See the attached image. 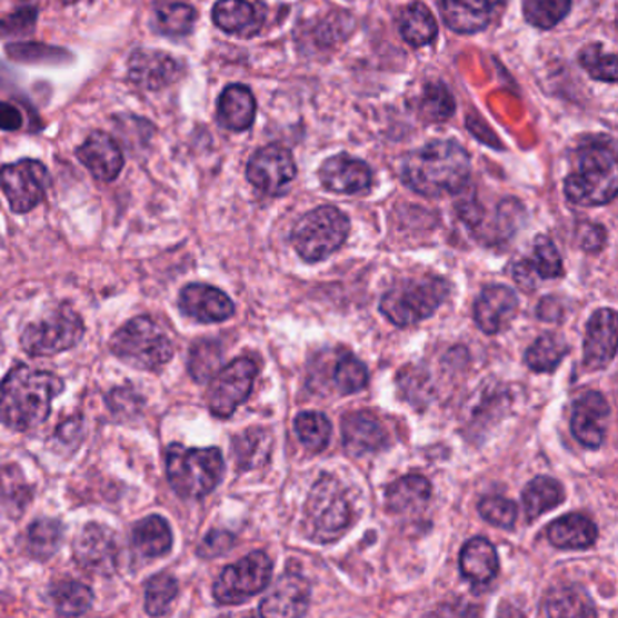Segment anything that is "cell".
I'll list each match as a JSON object with an SVG mask.
<instances>
[{"instance_id":"obj_25","label":"cell","mask_w":618,"mask_h":618,"mask_svg":"<svg viewBox=\"0 0 618 618\" xmlns=\"http://www.w3.org/2000/svg\"><path fill=\"white\" fill-rule=\"evenodd\" d=\"M505 0H441L442 20L457 33H477L491 24Z\"/></svg>"},{"instance_id":"obj_10","label":"cell","mask_w":618,"mask_h":618,"mask_svg":"<svg viewBox=\"0 0 618 618\" xmlns=\"http://www.w3.org/2000/svg\"><path fill=\"white\" fill-rule=\"evenodd\" d=\"M272 579V560L263 551H252L236 565L227 566L212 586L220 606H238L261 594Z\"/></svg>"},{"instance_id":"obj_24","label":"cell","mask_w":618,"mask_h":618,"mask_svg":"<svg viewBox=\"0 0 618 618\" xmlns=\"http://www.w3.org/2000/svg\"><path fill=\"white\" fill-rule=\"evenodd\" d=\"M77 157L100 182H113L123 168V154L118 143L100 131L86 138L84 143L77 149Z\"/></svg>"},{"instance_id":"obj_6","label":"cell","mask_w":618,"mask_h":618,"mask_svg":"<svg viewBox=\"0 0 618 618\" xmlns=\"http://www.w3.org/2000/svg\"><path fill=\"white\" fill-rule=\"evenodd\" d=\"M352 522V506L341 482L332 476H321L312 486L305 505V534L319 545L335 542Z\"/></svg>"},{"instance_id":"obj_4","label":"cell","mask_w":618,"mask_h":618,"mask_svg":"<svg viewBox=\"0 0 618 618\" xmlns=\"http://www.w3.org/2000/svg\"><path fill=\"white\" fill-rule=\"evenodd\" d=\"M169 485L183 499H203L215 491L223 474L226 461L218 448H186L172 442L166 451Z\"/></svg>"},{"instance_id":"obj_13","label":"cell","mask_w":618,"mask_h":618,"mask_svg":"<svg viewBox=\"0 0 618 618\" xmlns=\"http://www.w3.org/2000/svg\"><path fill=\"white\" fill-rule=\"evenodd\" d=\"M118 540L113 531L102 525L84 526L73 542V557L80 568L97 577H109L118 568Z\"/></svg>"},{"instance_id":"obj_31","label":"cell","mask_w":618,"mask_h":618,"mask_svg":"<svg viewBox=\"0 0 618 618\" xmlns=\"http://www.w3.org/2000/svg\"><path fill=\"white\" fill-rule=\"evenodd\" d=\"M33 499V486L28 485L24 474L17 465L0 470V514L8 519L22 517Z\"/></svg>"},{"instance_id":"obj_39","label":"cell","mask_w":618,"mask_h":618,"mask_svg":"<svg viewBox=\"0 0 618 618\" xmlns=\"http://www.w3.org/2000/svg\"><path fill=\"white\" fill-rule=\"evenodd\" d=\"M568 343L559 335L540 336L530 349L526 350V365L534 372H554L559 367L560 361L568 353Z\"/></svg>"},{"instance_id":"obj_30","label":"cell","mask_w":618,"mask_h":618,"mask_svg":"<svg viewBox=\"0 0 618 618\" xmlns=\"http://www.w3.org/2000/svg\"><path fill=\"white\" fill-rule=\"evenodd\" d=\"M256 117V100L247 86L232 84L226 88L218 100V120L231 131H246Z\"/></svg>"},{"instance_id":"obj_42","label":"cell","mask_w":618,"mask_h":618,"mask_svg":"<svg viewBox=\"0 0 618 618\" xmlns=\"http://www.w3.org/2000/svg\"><path fill=\"white\" fill-rule=\"evenodd\" d=\"M197 22V10L182 2L160 6L157 10L158 30L168 37H186Z\"/></svg>"},{"instance_id":"obj_18","label":"cell","mask_w":618,"mask_h":618,"mask_svg":"<svg viewBox=\"0 0 618 618\" xmlns=\"http://www.w3.org/2000/svg\"><path fill=\"white\" fill-rule=\"evenodd\" d=\"M617 356V315L600 309L588 321L585 338V365L588 370H602Z\"/></svg>"},{"instance_id":"obj_23","label":"cell","mask_w":618,"mask_h":618,"mask_svg":"<svg viewBox=\"0 0 618 618\" xmlns=\"http://www.w3.org/2000/svg\"><path fill=\"white\" fill-rule=\"evenodd\" d=\"M182 69L171 54L163 51L138 50L129 60V79L143 89H162L180 77Z\"/></svg>"},{"instance_id":"obj_5","label":"cell","mask_w":618,"mask_h":618,"mask_svg":"<svg viewBox=\"0 0 618 618\" xmlns=\"http://www.w3.org/2000/svg\"><path fill=\"white\" fill-rule=\"evenodd\" d=\"M450 296V283L437 276L412 278L393 285L381 298V312L396 327H412L430 318Z\"/></svg>"},{"instance_id":"obj_50","label":"cell","mask_w":618,"mask_h":618,"mask_svg":"<svg viewBox=\"0 0 618 618\" xmlns=\"http://www.w3.org/2000/svg\"><path fill=\"white\" fill-rule=\"evenodd\" d=\"M232 546H235V535L226 530H215L201 540L198 555L201 559H215V557L227 554Z\"/></svg>"},{"instance_id":"obj_41","label":"cell","mask_w":618,"mask_h":618,"mask_svg":"<svg viewBox=\"0 0 618 618\" xmlns=\"http://www.w3.org/2000/svg\"><path fill=\"white\" fill-rule=\"evenodd\" d=\"M296 433L301 445L310 451H321L330 441L332 427L327 416L321 412H301L295 421Z\"/></svg>"},{"instance_id":"obj_51","label":"cell","mask_w":618,"mask_h":618,"mask_svg":"<svg viewBox=\"0 0 618 618\" xmlns=\"http://www.w3.org/2000/svg\"><path fill=\"white\" fill-rule=\"evenodd\" d=\"M108 402L114 413H129V416L137 412V408L142 407V399L138 398L134 390H129V388H117L109 396Z\"/></svg>"},{"instance_id":"obj_40","label":"cell","mask_w":618,"mask_h":618,"mask_svg":"<svg viewBox=\"0 0 618 618\" xmlns=\"http://www.w3.org/2000/svg\"><path fill=\"white\" fill-rule=\"evenodd\" d=\"M223 350L215 339H201L189 352V373L198 383H206L220 370Z\"/></svg>"},{"instance_id":"obj_9","label":"cell","mask_w":618,"mask_h":618,"mask_svg":"<svg viewBox=\"0 0 618 618\" xmlns=\"http://www.w3.org/2000/svg\"><path fill=\"white\" fill-rule=\"evenodd\" d=\"M84 321L74 310L62 307L50 318L31 323L22 332L20 345L31 358H51L73 349L84 338Z\"/></svg>"},{"instance_id":"obj_46","label":"cell","mask_w":618,"mask_h":618,"mask_svg":"<svg viewBox=\"0 0 618 618\" xmlns=\"http://www.w3.org/2000/svg\"><path fill=\"white\" fill-rule=\"evenodd\" d=\"M335 383L343 396L363 390L368 383V370L358 358L343 356L335 367Z\"/></svg>"},{"instance_id":"obj_47","label":"cell","mask_w":618,"mask_h":618,"mask_svg":"<svg viewBox=\"0 0 618 618\" xmlns=\"http://www.w3.org/2000/svg\"><path fill=\"white\" fill-rule=\"evenodd\" d=\"M580 66L594 79L617 82V57L614 53H606L600 44L588 46L582 50Z\"/></svg>"},{"instance_id":"obj_33","label":"cell","mask_w":618,"mask_h":618,"mask_svg":"<svg viewBox=\"0 0 618 618\" xmlns=\"http://www.w3.org/2000/svg\"><path fill=\"white\" fill-rule=\"evenodd\" d=\"M542 615L546 617H595L594 600L582 588L566 586L551 589L542 600Z\"/></svg>"},{"instance_id":"obj_1","label":"cell","mask_w":618,"mask_h":618,"mask_svg":"<svg viewBox=\"0 0 618 618\" xmlns=\"http://www.w3.org/2000/svg\"><path fill=\"white\" fill-rule=\"evenodd\" d=\"M62 390L64 381L57 373L17 365L0 385V422L17 432L40 427Z\"/></svg>"},{"instance_id":"obj_52","label":"cell","mask_w":618,"mask_h":618,"mask_svg":"<svg viewBox=\"0 0 618 618\" xmlns=\"http://www.w3.org/2000/svg\"><path fill=\"white\" fill-rule=\"evenodd\" d=\"M606 243V229L594 223H585L579 229V246L588 252H597Z\"/></svg>"},{"instance_id":"obj_53","label":"cell","mask_w":618,"mask_h":618,"mask_svg":"<svg viewBox=\"0 0 618 618\" xmlns=\"http://www.w3.org/2000/svg\"><path fill=\"white\" fill-rule=\"evenodd\" d=\"M22 128V114L16 106L8 102H0V129L4 131H17Z\"/></svg>"},{"instance_id":"obj_36","label":"cell","mask_w":618,"mask_h":618,"mask_svg":"<svg viewBox=\"0 0 618 618\" xmlns=\"http://www.w3.org/2000/svg\"><path fill=\"white\" fill-rule=\"evenodd\" d=\"M272 436L263 428H251L235 437L232 451L240 470H255L269 461Z\"/></svg>"},{"instance_id":"obj_32","label":"cell","mask_w":618,"mask_h":618,"mask_svg":"<svg viewBox=\"0 0 618 618\" xmlns=\"http://www.w3.org/2000/svg\"><path fill=\"white\" fill-rule=\"evenodd\" d=\"M133 545L138 554L148 559L163 557L172 548L171 526L160 516H149L138 520L133 528Z\"/></svg>"},{"instance_id":"obj_14","label":"cell","mask_w":618,"mask_h":618,"mask_svg":"<svg viewBox=\"0 0 618 618\" xmlns=\"http://www.w3.org/2000/svg\"><path fill=\"white\" fill-rule=\"evenodd\" d=\"M296 177L295 158L289 149L267 146L256 151L247 166L249 182L270 197H278L292 183Z\"/></svg>"},{"instance_id":"obj_3","label":"cell","mask_w":618,"mask_h":618,"mask_svg":"<svg viewBox=\"0 0 618 618\" xmlns=\"http://www.w3.org/2000/svg\"><path fill=\"white\" fill-rule=\"evenodd\" d=\"M617 157L608 138L589 142L577 152L575 171L566 178L565 192L575 206H606L617 197Z\"/></svg>"},{"instance_id":"obj_22","label":"cell","mask_w":618,"mask_h":618,"mask_svg":"<svg viewBox=\"0 0 618 618\" xmlns=\"http://www.w3.org/2000/svg\"><path fill=\"white\" fill-rule=\"evenodd\" d=\"M319 180L325 189L336 195H358L372 183V171L367 163L349 154H338L319 169Z\"/></svg>"},{"instance_id":"obj_29","label":"cell","mask_w":618,"mask_h":618,"mask_svg":"<svg viewBox=\"0 0 618 618\" xmlns=\"http://www.w3.org/2000/svg\"><path fill=\"white\" fill-rule=\"evenodd\" d=\"M548 540L560 550H586L599 537L594 520L580 514L560 517L548 526Z\"/></svg>"},{"instance_id":"obj_37","label":"cell","mask_w":618,"mask_h":618,"mask_svg":"<svg viewBox=\"0 0 618 618\" xmlns=\"http://www.w3.org/2000/svg\"><path fill=\"white\" fill-rule=\"evenodd\" d=\"M64 535V526L57 519H39L28 528L26 550L34 560H48L57 554Z\"/></svg>"},{"instance_id":"obj_54","label":"cell","mask_w":618,"mask_h":618,"mask_svg":"<svg viewBox=\"0 0 618 618\" xmlns=\"http://www.w3.org/2000/svg\"><path fill=\"white\" fill-rule=\"evenodd\" d=\"M537 316L542 321H560V318H562V303H560L559 298L548 296V298L540 301L539 307H537Z\"/></svg>"},{"instance_id":"obj_21","label":"cell","mask_w":618,"mask_h":618,"mask_svg":"<svg viewBox=\"0 0 618 618\" xmlns=\"http://www.w3.org/2000/svg\"><path fill=\"white\" fill-rule=\"evenodd\" d=\"M341 439H343L345 450L352 457L378 453L387 447L388 442L383 425L367 410L347 413L341 419Z\"/></svg>"},{"instance_id":"obj_2","label":"cell","mask_w":618,"mask_h":618,"mask_svg":"<svg viewBox=\"0 0 618 618\" xmlns=\"http://www.w3.org/2000/svg\"><path fill=\"white\" fill-rule=\"evenodd\" d=\"M467 149L456 140H433L401 162V180L422 197H445L462 191L470 178Z\"/></svg>"},{"instance_id":"obj_49","label":"cell","mask_w":618,"mask_h":618,"mask_svg":"<svg viewBox=\"0 0 618 618\" xmlns=\"http://www.w3.org/2000/svg\"><path fill=\"white\" fill-rule=\"evenodd\" d=\"M34 22H37V10L22 8L6 17L4 20H0V37H24L33 31Z\"/></svg>"},{"instance_id":"obj_8","label":"cell","mask_w":618,"mask_h":618,"mask_svg":"<svg viewBox=\"0 0 618 618\" xmlns=\"http://www.w3.org/2000/svg\"><path fill=\"white\" fill-rule=\"evenodd\" d=\"M347 215L332 206H321L301 217L292 229V246L309 263L335 255L349 238Z\"/></svg>"},{"instance_id":"obj_45","label":"cell","mask_w":618,"mask_h":618,"mask_svg":"<svg viewBox=\"0 0 618 618\" xmlns=\"http://www.w3.org/2000/svg\"><path fill=\"white\" fill-rule=\"evenodd\" d=\"M571 10V0H525L522 11L531 26L540 30H551Z\"/></svg>"},{"instance_id":"obj_28","label":"cell","mask_w":618,"mask_h":618,"mask_svg":"<svg viewBox=\"0 0 618 618\" xmlns=\"http://www.w3.org/2000/svg\"><path fill=\"white\" fill-rule=\"evenodd\" d=\"M430 497H432V485L428 482L427 477L412 474L388 486L385 501L390 514L405 516V514L421 511L430 501Z\"/></svg>"},{"instance_id":"obj_15","label":"cell","mask_w":618,"mask_h":618,"mask_svg":"<svg viewBox=\"0 0 618 618\" xmlns=\"http://www.w3.org/2000/svg\"><path fill=\"white\" fill-rule=\"evenodd\" d=\"M182 315L198 323H221L235 315V303L223 290L211 285L191 283L180 292Z\"/></svg>"},{"instance_id":"obj_16","label":"cell","mask_w":618,"mask_h":618,"mask_svg":"<svg viewBox=\"0 0 618 618\" xmlns=\"http://www.w3.org/2000/svg\"><path fill=\"white\" fill-rule=\"evenodd\" d=\"M519 310V300L510 287H486L474 305V318L485 335H499L510 327Z\"/></svg>"},{"instance_id":"obj_43","label":"cell","mask_w":618,"mask_h":618,"mask_svg":"<svg viewBox=\"0 0 618 618\" xmlns=\"http://www.w3.org/2000/svg\"><path fill=\"white\" fill-rule=\"evenodd\" d=\"M177 595L178 582L175 577L169 574L152 575L146 582V611L151 617L169 614Z\"/></svg>"},{"instance_id":"obj_12","label":"cell","mask_w":618,"mask_h":618,"mask_svg":"<svg viewBox=\"0 0 618 618\" xmlns=\"http://www.w3.org/2000/svg\"><path fill=\"white\" fill-rule=\"evenodd\" d=\"M48 169L39 160H20L0 169V186L11 211L24 215L44 200Z\"/></svg>"},{"instance_id":"obj_11","label":"cell","mask_w":618,"mask_h":618,"mask_svg":"<svg viewBox=\"0 0 618 618\" xmlns=\"http://www.w3.org/2000/svg\"><path fill=\"white\" fill-rule=\"evenodd\" d=\"M258 378V365L251 358H238L212 376L207 402L212 416L229 419L249 399Z\"/></svg>"},{"instance_id":"obj_34","label":"cell","mask_w":618,"mask_h":618,"mask_svg":"<svg viewBox=\"0 0 618 618\" xmlns=\"http://www.w3.org/2000/svg\"><path fill=\"white\" fill-rule=\"evenodd\" d=\"M565 501V488L554 477H535L522 491L528 520L539 519L546 511H551Z\"/></svg>"},{"instance_id":"obj_20","label":"cell","mask_w":618,"mask_h":618,"mask_svg":"<svg viewBox=\"0 0 618 618\" xmlns=\"http://www.w3.org/2000/svg\"><path fill=\"white\" fill-rule=\"evenodd\" d=\"M310 586L300 575H281L266 599L261 600L263 617H303L309 609Z\"/></svg>"},{"instance_id":"obj_44","label":"cell","mask_w":618,"mask_h":618,"mask_svg":"<svg viewBox=\"0 0 618 618\" xmlns=\"http://www.w3.org/2000/svg\"><path fill=\"white\" fill-rule=\"evenodd\" d=\"M456 113V100L445 84H428L419 100V114L427 122H445Z\"/></svg>"},{"instance_id":"obj_7","label":"cell","mask_w":618,"mask_h":618,"mask_svg":"<svg viewBox=\"0 0 618 618\" xmlns=\"http://www.w3.org/2000/svg\"><path fill=\"white\" fill-rule=\"evenodd\" d=\"M109 347L120 361L143 372L162 370L175 356L171 339L148 316H138L123 325Z\"/></svg>"},{"instance_id":"obj_19","label":"cell","mask_w":618,"mask_h":618,"mask_svg":"<svg viewBox=\"0 0 618 618\" xmlns=\"http://www.w3.org/2000/svg\"><path fill=\"white\" fill-rule=\"evenodd\" d=\"M562 275L565 266L560 252L546 236H539L535 240L534 256L517 261L514 267V280L525 290H535L539 287L540 280H557Z\"/></svg>"},{"instance_id":"obj_35","label":"cell","mask_w":618,"mask_h":618,"mask_svg":"<svg viewBox=\"0 0 618 618\" xmlns=\"http://www.w3.org/2000/svg\"><path fill=\"white\" fill-rule=\"evenodd\" d=\"M399 31L405 42L413 48L430 44L437 37L436 17L422 2H412L407 8H402L399 16Z\"/></svg>"},{"instance_id":"obj_17","label":"cell","mask_w":618,"mask_h":618,"mask_svg":"<svg viewBox=\"0 0 618 618\" xmlns=\"http://www.w3.org/2000/svg\"><path fill=\"white\" fill-rule=\"evenodd\" d=\"M609 405L600 392H586L575 402L571 430L577 441L589 450L602 447L608 430Z\"/></svg>"},{"instance_id":"obj_48","label":"cell","mask_w":618,"mask_h":618,"mask_svg":"<svg viewBox=\"0 0 618 618\" xmlns=\"http://www.w3.org/2000/svg\"><path fill=\"white\" fill-rule=\"evenodd\" d=\"M479 514L491 526L511 530L517 522L516 502L501 496H488L479 502Z\"/></svg>"},{"instance_id":"obj_27","label":"cell","mask_w":618,"mask_h":618,"mask_svg":"<svg viewBox=\"0 0 618 618\" xmlns=\"http://www.w3.org/2000/svg\"><path fill=\"white\" fill-rule=\"evenodd\" d=\"M459 568H461L462 577L471 586L482 588V586L490 585L499 571V555H497L496 546L482 537L468 540L459 555Z\"/></svg>"},{"instance_id":"obj_26","label":"cell","mask_w":618,"mask_h":618,"mask_svg":"<svg viewBox=\"0 0 618 618\" xmlns=\"http://www.w3.org/2000/svg\"><path fill=\"white\" fill-rule=\"evenodd\" d=\"M212 20L220 30L238 37H252L263 26V8L249 0H218L212 8Z\"/></svg>"},{"instance_id":"obj_38","label":"cell","mask_w":618,"mask_h":618,"mask_svg":"<svg viewBox=\"0 0 618 618\" xmlns=\"http://www.w3.org/2000/svg\"><path fill=\"white\" fill-rule=\"evenodd\" d=\"M51 600H53L57 614L64 617H79L88 614L93 606V591L79 580H62L51 588Z\"/></svg>"}]
</instances>
